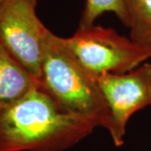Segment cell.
<instances>
[{"label":"cell","instance_id":"1","mask_svg":"<svg viewBox=\"0 0 151 151\" xmlns=\"http://www.w3.org/2000/svg\"><path fill=\"white\" fill-rule=\"evenodd\" d=\"M107 125V119L62 109L40 82L0 111V151H62Z\"/></svg>","mask_w":151,"mask_h":151},{"label":"cell","instance_id":"2","mask_svg":"<svg viewBox=\"0 0 151 151\" xmlns=\"http://www.w3.org/2000/svg\"><path fill=\"white\" fill-rule=\"evenodd\" d=\"M40 86L67 112L109 119V109L97 82L49 30L40 63Z\"/></svg>","mask_w":151,"mask_h":151},{"label":"cell","instance_id":"3","mask_svg":"<svg viewBox=\"0 0 151 151\" xmlns=\"http://www.w3.org/2000/svg\"><path fill=\"white\" fill-rule=\"evenodd\" d=\"M60 41L97 78L103 73H127L151 57L150 49L99 25L79 27L72 36L60 37Z\"/></svg>","mask_w":151,"mask_h":151},{"label":"cell","instance_id":"4","mask_svg":"<svg viewBox=\"0 0 151 151\" xmlns=\"http://www.w3.org/2000/svg\"><path fill=\"white\" fill-rule=\"evenodd\" d=\"M37 0L0 1V43L40 79L45 39L49 29L36 14Z\"/></svg>","mask_w":151,"mask_h":151},{"label":"cell","instance_id":"5","mask_svg":"<svg viewBox=\"0 0 151 151\" xmlns=\"http://www.w3.org/2000/svg\"><path fill=\"white\" fill-rule=\"evenodd\" d=\"M97 82L108 109L106 129L117 147L124 145L126 125L139 110L151 106V64L143 63L127 73H103Z\"/></svg>","mask_w":151,"mask_h":151},{"label":"cell","instance_id":"6","mask_svg":"<svg viewBox=\"0 0 151 151\" xmlns=\"http://www.w3.org/2000/svg\"><path fill=\"white\" fill-rule=\"evenodd\" d=\"M38 85L40 79L0 43V111L16 103Z\"/></svg>","mask_w":151,"mask_h":151},{"label":"cell","instance_id":"7","mask_svg":"<svg viewBox=\"0 0 151 151\" xmlns=\"http://www.w3.org/2000/svg\"><path fill=\"white\" fill-rule=\"evenodd\" d=\"M130 39L151 50V0H124Z\"/></svg>","mask_w":151,"mask_h":151},{"label":"cell","instance_id":"8","mask_svg":"<svg viewBox=\"0 0 151 151\" xmlns=\"http://www.w3.org/2000/svg\"><path fill=\"white\" fill-rule=\"evenodd\" d=\"M106 12H112L125 26L128 24V13L124 0H86L82 12L80 27L94 25L98 17Z\"/></svg>","mask_w":151,"mask_h":151},{"label":"cell","instance_id":"9","mask_svg":"<svg viewBox=\"0 0 151 151\" xmlns=\"http://www.w3.org/2000/svg\"><path fill=\"white\" fill-rule=\"evenodd\" d=\"M0 1H1V0H0Z\"/></svg>","mask_w":151,"mask_h":151}]
</instances>
